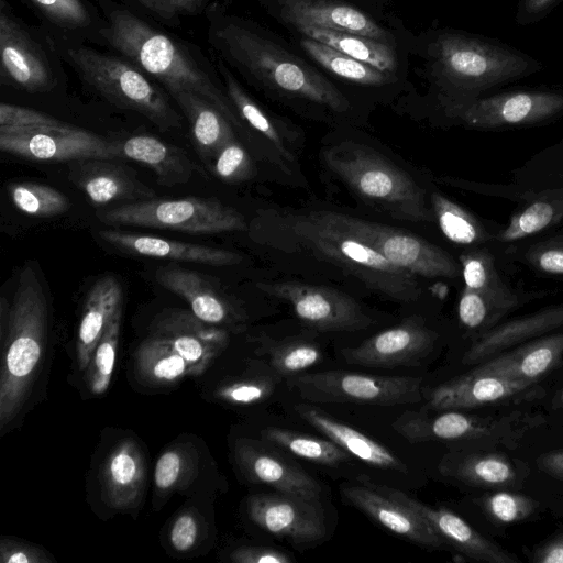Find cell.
Instances as JSON below:
<instances>
[{
  "instance_id": "obj_1",
  "label": "cell",
  "mask_w": 563,
  "mask_h": 563,
  "mask_svg": "<svg viewBox=\"0 0 563 563\" xmlns=\"http://www.w3.org/2000/svg\"><path fill=\"white\" fill-rule=\"evenodd\" d=\"M251 235L277 251L305 253L331 263L390 299L411 302L422 295L415 275L339 225L327 210L261 211L252 222Z\"/></svg>"
},
{
  "instance_id": "obj_2",
  "label": "cell",
  "mask_w": 563,
  "mask_h": 563,
  "mask_svg": "<svg viewBox=\"0 0 563 563\" xmlns=\"http://www.w3.org/2000/svg\"><path fill=\"white\" fill-rule=\"evenodd\" d=\"M107 16L101 35L111 47L158 80L170 96L180 91L197 93L232 124L240 125L230 99L184 46L126 9L112 8Z\"/></svg>"
},
{
  "instance_id": "obj_3",
  "label": "cell",
  "mask_w": 563,
  "mask_h": 563,
  "mask_svg": "<svg viewBox=\"0 0 563 563\" xmlns=\"http://www.w3.org/2000/svg\"><path fill=\"white\" fill-rule=\"evenodd\" d=\"M47 300L35 269L25 265L19 275L8 311L0 375V431H4L26 404L45 354Z\"/></svg>"
},
{
  "instance_id": "obj_4",
  "label": "cell",
  "mask_w": 563,
  "mask_h": 563,
  "mask_svg": "<svg viewBox=\"0 0 563 563\" xmlns=\"http://www.w3.org/2000/svg\"><path fill=\"white\" fill-rule=\"evenodd\" d=\"M220 51L241 71L262 86L333 111H346L342 92L311 66L272 41L233 23L214 33Z\"/></svg>"
},
{
  "instance_id": "obj_5",
  "label": "cell",
  "mask_w": 563,
  "mask_h": 563,
  "mask_svg": "<svg viewBox=\"0 0 563 563\" xmlns=\"http://www.w3.org/2000/svg\"><path fill=\"white\" fill-rule=\"evenodd\" d=\"M325 166L369 205L413 222L432 221L423 189L378 153L352 142L322 152Z\"/></svg>"
},
{
  "instance_id": "obj_6",
  "label": "cell",
  "mask_w": 563,
  "mask_h": 563,
  "mask_svg": "<svg viewBox=\"0 0 563 563\" xmlns=\"http://www.w3.org/2000/svg\"><path fill=\"white\" fill-rule=\"evenodd\" d=\"M539 412L514 410L499 415H476L443 410L429 416L422 411H405L393 428L408 442H461L464 449L517 448L531 431L545 424Z\"/></svg>"
},
{
  "instance_id": "obj_7",
  "label": "cell",
  "mask_w": 563,
  "mask_h": 563,
  "mask_svg": "<svg viewBox=\"0 0 563 563\" xmlns=\"http://www.w3.org/2000/svg\"><path fill=\"white\" fill-rule=\"evenodd\" d=\"M67 55L82 80L112 104L139 112L161 131L181 125L165 95L133 63L89 47L70 48Z\"/></svg>"
},
{
  "instance_id": "obj_8",
  "label": "cell",
  "mask_w": 563,
  "mask_h": 563,
  "mask_svg": "<svg viewBox=\"0 0 563 563\" xmlns=\"http://www.w3.org/2000/svg\"><path fill=\"white\" fill-rule=\"evenodd\" d=\"M107 225H131L169 229L189 234H218L245 231V218L238 210L216 198H151L122 203L96 213Z\"/></svg>"
},
{
  "instance_id": "obj_9",
  "label": "cell",
  "mask_w": 563,
  "mask_h": 563,
  "mask_svg": "<svg viewBox=\"0 0 563 563\" xmlns=\"http://www.w3.org/2000/svg\"><path fill=\"white\" fill-rule=\"evenodd\" d=\"M437 74L454 88L478 92L536 69V62L504 46L456 33L434 43Z\"/></svg>"
},
{
  "instance_id": "obj_10",
  "label": "cell",
  "mask_w": 563,
  "mask_h": 563,
  "mask_svg": "<svg viewBox=\"0 0 563 563\" xmlns=\"http://www.w3.org/2000/svg\"><path fill=\"white\" fill-rule=\"evenodd\" d=\"M288 386L306 400L317 404L356 402L397 406L422 400V378L380 376L331 369L288 377Z\"/></svg>"
},
{
  "instance_id": "obj_11",
  "label": "cell",
  "mask_w": 563,
  "mask_h": 563,
  "mask_svg": "<svg viewBox=\"0 0 563 563\" xmlns=\"http://www.w3.org/2000/svg\"><path fill=\"white\" fill-rule=\"evenodd\" d=\"M327 213L402 271L428 278H454L460 274L450 254L417 235L342 212L327 210Z\"/></svg>"
},
{
  "instance_id": "obj_12",
  "label": "cell",
  "mask_w": 563,
  "mask_h": 563,
  "mask_svg": "<svg viewBox=\"0 0 563 563\" xmlns=\"http://www.w3.org/2000/svg\"><path fill=\"white\" fill-rule=\"evenodd\" d=\"M0 150L13 156L37 162L123 158L120 142L108 141L65 123L31 129L0 128Z\"/></svg>"
},
{
  "instance_id": "obj_13",
  "label": "cell",
  "mask_w": 563,
  "mask_h": 563,
  "mask_svg": "<svg viewBox=\"0 0 563 563\" xmlns=\"http://www.w3.org/2000/svg\"><path fill=\"white\" fill-rule=\"evenodd\" d=\"M256 287L287 301L303 324L321 332L357 331L374 322L353 298L332 288L298 282L257 283Z\"/></svg>"
},
{
  "instance_id": "obj_14",
  "label": "cell",
  "mask_w": 563,
  "mask_h": 563,
  "mask_svg": "<svg viewBox=\"0 0 563 563\" xmlns=\"http://www.w3.org/2000/svg\"><path fill=\"white\" fill-rule=\"evenodd\" d=\"M545 395L539 382L512 379L473 369L423 391V410L443 411L487 406H508L541 399Z\"/></svg>"
},
{
  "instance_id": "obj_15",
  "label": "cell",
  "mask_w": 563,
  "mask_h": 563,
  "mask_svg": "<svg viewBox=\"0 0 563 563\" xmlns=\"http://www.w3.org/2000/svg\"><path fill=\"white\" fill-rule=\"evenodd\" d=\"M562 110L563 95L549 91L508 92L446 106L450 117L476 129L536 123Z\"/></svg>"
},
{
  "instance_id": "obj_16",
  "label": "cell",
  "mask_w": 563,
  "mask_h": 563,
  "mask_svg": "<svg viewBox=\"0 0 563 563\" xmlns=\"http://www.w3.org/2000/svg\"><path fill=\"white\" fill-rule=\"evenodd\" d=\"M360 482L393 498L421 516L439 534L444 544L455 549L461 555L486 563H518L520 560L499 544L485 538L463 518L442 507L426 505L396 488L361 477Z\"/></svg>"
},
{
  "instance_id": "obj_17",
  "label": "cell",
  "mask_w": 563,
  "mask_h": 563,
  "mask_svg": "<svg viewBox=\"0 0 563 563\" xmlns=\"http://www.w3.org/2000/svg\"><path fill=\"white\" fill-rule=\"evenodd\" d=\"M318 501L285 495L256 494L247 498L250 519L261 529L295 543H311L325 537L327 526Z\"/></svg>"
},
{
  "instance_id": "obj_18",
  "label": "cell",
  "mask_w": 563,
  "mask_h": 563,
  "mask_svg": "<svg viewBox=\"0 0 563 563\" xmlns=\"http://www.w3.org/2000/svg\"><path fill=\"white\" fill-rule=\"evenodd\" d=\"M438 334L417 318L382 331L356 347L343 349V358L353 365L396 367L418 365L433 349Z\"/></svg>"
},
{
  "instance_id": "obj_19",
  "label": "cell",
  "mask_w": 563,
  "mask_h": 563,
  "mask_svg": "<svg viewBox=\"0 0 563 563\" xmlns=\"http://www.w3.org/2000/svg\"><path fill=\"white\" fill-rule=\"evenodd\" d=\"M150 334L173 347L190 366L194 376L202 374L227 347V329L207 323L192 311L169 309L153 321Z\"/></svg>"
},
{
  "instance_id": "obj_20",
  "label": "cell",
  "mask_w": 563,
  "mask_h": 563,
  "mask_svg": "<svg viewBox=\"0 0 563 563\" xmlns=\"http://www.w3.org/2000/svg\"><path fill=\"white\" fill-rule=\"evenodd\" d=\"M69 179L95 206L135 202L154 198L134 170L115 159L80 158L69 162Z\"/></svg>"
},
{
  "instance_id": "obj_21",
  "label": "cell",
  "mask_w": 563,
  "mask_h": 563,
  "mask_svg": "<svg viewBox=\"0 0 563 563\" xmlns=\"http://www.w3.org/2000/svg\"><path fill=\"white\" fill-rule=\"evenodd\" d=\"M1 75L13 86L27 92H43L54 80L47 60L24 29L1 8Z\"/></svg>"
},
{
  "instance_id": "obj_22",
  "label": "cell",
  "mask_w": 563,
  "mask_h": 563,
  "mask_svg": "<svg viewBox=\"0 0 563 563\" xmlns=\"http://www.w3.org/2000/svg\"><path fill=\"white\" fill-rule=\"evenodd\" d=\"M440 473L465 485L493 488L518 489L529 470L521 461L490 449H460L443 456Z\"/></svg>"
},
{
  "instance_id": "obj_23",
  "label": "cell",
  "mask_w": 563,
  "mask_h": 563,
  "mask_svg": "<svg viewBox=\"0 0 563 563\" xmlns=\"http://www.w3.org/2000/svg\"><path fill=\"white\" fill-rule=\"evenodd\" d=\"M345 500L397 536L419 545L439 549L443 540L432 527L410 508L360 482L341 487Z\"/></svg>"
},
{
  "instance_id": "obj_24",
  "label": "cell",
  "mask_w": 563,
  "mask_h": 563,
  "mask_svg": "<svg viewBox=\"0 0 563 563\" xmlns=\"http://www.w3.org/2000/svg\"><path fill=\"white\" fill-rule=\"evenodd\" d=\"M155 279L186 300L200 320L221 328L238 329L241 325V314L205 275L169 264L156 269Z\"/></svg>"
},
{
  "instance_id": "obj_25",
  "label": "cell",
  "mask_w": 563,
  "mask_h": 563,
  "mask_svg": "<svg viewBox=\"0 0 563 563\" xmlns=\"http://www.w3.org/2000/svg\"><path fill=\"white\" fill-rule=\"evenodd\" d=\"M235 460L253 482L273 487L277 493L318 501L321 487L307 472L250 441L235 446Z\"/></svg>"
},
{
  "instance_id": "obj_26",
  "label": "cell",
  "mask_w": 563,
  "mask_h": 563,
  "mask_svg": "<svg viewBox=\"0 0 563 563\" xmlns=\"http://www.w3.org/2000/svg\"><path fill=\"white\" fill-rule=\"evenodd\" d=\"M98 235L101 240L118 250L135 255L211 266H231L243 261L241 254L229 250L144 235L135 232L99 230Z\"/></svg>"
},
{
  "instance_id": "obj_27",
  "label": "cell",
  "mask_w": 563,
  "mask_h": 563,
  "mask_svg": "<svg viewBox=\"0 0 563 563\" xmlns=\"http://www.w3.org/2000/svg\"><path fill=\"white\" fill-rule=\"evenodd\" d=\"M145 459L133 439L120 441L107 455L100 470L104 503L117 510L135 508L144 494Z\"/></svg>"
},
{
  "instance_id": "obj_28",
  "label": "cell",
  "mask_w": 563,
  "mask_h": 563,
  "mask_svg": "<svg viewBox=\"0 0 563 563\" xmlns=\"http://www.w3.org/2000/svg\"><path fill=\"white\" fill-rule=\"evenodd\" d=\"M563 327V305L550 307L484 331L465 352L462 363L477 365L509 349Z\"/></svg>"
},
{
  "instance_id": "obj_29",
  "label": "cell",
  "mask_w": 563,
  "mask_h": 563,
  "mask_svg": "<svg viewBox=\"0 0 563 563\" xmlns=\"http://www.w3.org/2000/svg\"><path fill=\"white\" fill-rule=\"evenodd\" d=\"M563 357V333H554L510 349L483 363L473 371L512 379L539 382L554 369Z\"/></svg>"
},
{
  "instance_id": "obj_30",
  "label": "cell",
  "mask_w": 563,
  "mask_h": 563,
  "mask_svg": "<svg viewBox=\"0 0 563 563\" xmlns=\"http://www.w3.org/2000/svg\"><path fill=\"white\" fill-rule=\"evenodd\" d=\"M283 18L300 27L353 33L384 42L387 33L355 8L312 0H280Z\"/></svg>"
},
{
  "instance_id": "obj_31",
  "label": "cell",
  "mask_w": 563,
  "mask_h": 563,
  "mask_svg": "<svg viewBox=\"0 0 563 563\" xmlns=\"http://www.w3.org/2000/svg\"><path fill=\"white\" fill-rule=\"evenodd\" d=\"M295 410L306 422L364 463L382 470L408 471L401 459L389 449L323 410L307 404L297 405Z\"/></svg>"
},
{
  "instance_id": "obj_32",
  "label": "cell",
  "mask_w": 563,
  "mask_h": 563,
  "mask_svg": "<svg viewBox=\"0 0 563 563\" xmlns=\"http://www.w3.org/2000/svg\"><path fill=\"white\" fill-rule=\"evenodd\" d=\"M122 286L113 276H103L90 288L78 328L77 363L79 369L89 366L93 351L111 318L122 307Z\"/></svg>"
},
{
  "instance_id": "obj_33",
  "label": "cell",
  "mask_w": 563,
  "mask_h": 563,
  "mask_svg": "<svg viewBox=\"0 0 563 563\" xmlns=\"http://www.w3.org/2000/svg\"><path fill=\"white\" fill-rule=\"evenodd\" d=\"M190 124L192 142L200 159L211 164L218 152L234 140L231 122L203 97L180 91L172 96Z\"/></svg>"
},
{
  "instance_id": "obj_34",
  "label": "cell",
  "mask_w": 563,
  "mask_h": 563,
  "mask_svg": "<svg viewBox=\"0 0 563 563\" xmlns=\"http://www.w3.org/2000/svg\"><path fill=\"white\" fill-rule=\"evenodd\" d=\"M120 146L123 157L148 166L163 186L185 184L194 175L195 165L186 153L154 136H131Z\"/></svg>"
},
{
  "instance_id": "obj_35",
  "label": "cell",
  "mask_w": 563,
  "mask_h": 563,
  "mask_svg": "<svg viewBox=\"0 0 563 563\" xmlns=\"http://www.w3.org/2000/svg\"><path fill=\"white\" fill-rule=\"evenodd\" d=\"M298 30L306 37L324 43L384 73H391L396 67L395 52L385 42L358 34L318 27H300Z\"/></svg>"
},
{
  "instance_id": "obj_36",
  "label": "cell",
  "mask_w": 563,
  "mask_h": 563,
  "mask_svg": "<svg viewBox=\"0 0 563 563\" xmlns=\"http://www.w3.org/2000/svg\"><path fill=\"white\" fill-rule=\"evenodd\" d=\"M140 378L151 385H168L194 372L188 363L162 340L148 334L135 353Z\"/></svg>"
},
{
  "instance_id": "obj_37",
  "label": "cell",
  "mask_w": 563,
  "mask_h": 563,
  "mask_svg": "<svg viewBox=\"0 0 563 563\" xmlns=\"http://www.w3.org/2000/svg\"><path fill=\"white\" fill-rule=\"evenodd\" d=\"M256 341V353L268 357L271 367L279 377L297 375L314 366L322 358L319 346L303 339L275 340L258 336Z\"/></svg>"
},
{
  "instance_id": "obj_38",
  "label": "cell",
  "mask_w": 563,
  "mask_h": 563,
  "mask_svg": "<svg viewBox=\"0 0 563 563\" xmlns=\"http://www.w3.org/2000/svg\"><path fill=\"white\" fill-rule=\"evenodd\" d=\"M261 435L267 442L318 464L335 466L350 461L352 456L330 439L325 440L289 429L268 427L261 431Z\"/></svg>"
},
{
  "instance_id": "obj_39",
  "label": "cell",
  "mask_w": 563,
  "mask_h": 563,
  "mask_svg": "<svg viewBox=\"0 0 563 563\" xmlns=\"http://www.w3.org/2000/svg\"><path fill=\"white\" fill-rule=\"evenodd\" d=\"M461 263L466 288L484 295L501 317L517 305V298L501 283L488 255L466 254L461 256Z\"/></svg>"
},
{
  "instance_id": "obj_40",
  "label": "cell",
  "mask_w": 563,
  "mask_h": 563,
  "mask_svg": "<svg viewBox=\"0 0 563 563\" xmlns=\"http://www.w3.org/2000/svg\"><path fill=\"white\" fill-rule=\"evenodd\" d=\"M302 48L329 71L362 85H384L389 76L366 63L360 62L324 43L312 38L301 41Z\"/></svg>"
},
{
  "instance_id": "obj_41",
  "label": "cell",
  "mask_w": 563,
  "mask_h": 563,
  "mask_svg": "<svg viewBox=\"0 0 563 563\" xmlns=\"http://www.w3.org/2000/svg\"><path fill=\"white\" fill-rule=\"evenodd\" d=\"M223 76L228 98L239 115L255 131L262 134L285 159L292 162L294 156L285 143L278 128L263 109L243 90L231 73L219 64Z\"/></svg>"
},
{
  "instance_id": "obj_42",
  "label": "cell",
  "mask_w": 563,
  "mask_h": 563,
  "mask_svg": "<svg viewBox=\"0 0 563 563\" xmlns=\"http://www.w3.org/2000/svg\"><path fill=\"white\" fill-rule=\"evenodd\" d=\"M8 194L18 210L36 218L63 214L71 206L63 192L51 186L36 183H12L8 186Z\"/></svg>"
},
{
  "instance_id": "obj_43",
  "label": "cell",
  "mask_w": 563,
  "mask_h": 563,
  "mask_svg": "<svg viewBox=\"0 0 563 563\" xmlns=\"http://www.w3.org/2000/svg\"><path fill=\"white\" fill-rule=\"evenodd\" d=\"M121 317L122 307L111 318L87 367L86 383L93 395H101L109 387L115 364Z\"/></svg>"
},
{
  "instance_id": "obj_44",
  "label": "cell",
  "mask_w": 563,
  "mask_h": 563,
  "mask_svg": "<svg viewBox=\"0 0 563 563\" xmlns=\"http://www.w3.org/2000/svg\"><path fill=\"white\" fill-rule=\"evenodd\" d=\"M431 205L442 233L456 244H473L483 230L463 208L439 192H432Z\"/></svg>"
},
{
  "instance_id": "obj_45",
  "label": "cell",
  "mask_w": 563,
  "mask_h": 563,
  "mask_svg": "<svg viewBox=\"0 0 563 563\" xmlns=\"http://www.w3.org/2000/svg\"><path fill=\"white\" fill-rule=\"evenodd\" d=\"M196 466L197 456L187 449L177 446L165 451L155 465L156 495L167 496L178 489L191 477Z\"/></svg>"
},
{
  "instance_id": "obj_46",
  "label": "cell",
  "mask_w": 563,
  "mask_h": 563,
  "mask_svg": "<svg viewBox=\"0 0 563 563\" xmlns=\"http://www.w3.org/2000/svg\"><path fill=\"white\" fill-rule=\"evenodd\" d=\"M477 504L489 518L505 525L528 519L538 509L537 500L511 489H498L487 494Z\"/></svg>"
},
{
  "instance_id": "obj_47",
  "label": "cell",
  "mask_w": 563,
  "mask_h": 563,
  "mask_svg": "<svg viewBox=\"0 0 563 563\" xmlns=\"http://www.w3.org/2000/svg\"><path fill=\"white\" fill-rule=\"evenodd\" d=\"M278 377V375H260L234 380L220 386L214 391V397L235 406L258 404L273 394Z\"/></svg>"
},
{
  "instance_id": "obj_48",
  "label": "cell",
  "mask_w": 563,
  "mask_h": 563,
  "mask_svg": "<svg viewBox=\"0 0 563 563\" xmlns=\"http://www.w3.org/2000/svg\"><path fill=\"white\" fill-rule=\"evenodd\" d=\"M210 169L220 180L235 184L251 178L253 163L245 148L234 139L218 152Z\"/></svg>"
},
{
  "instance_id": "obj_49",
  "label": "cell",
  "mask_w": 563,
  "mask_h": 563,
  "mask_svg": "<svg viewBox=\"0 0 563 563\" xmlns=\"http://www.w3.org/2000/svg\"><path fill=\"white\" fill-rule=\"evenodd\" d=\"M555 211L551 203L537 201L515 216L509 224L500 232L499 239L511 242L538 233L553 220Z\"/></svg>"
},
{
  "instance_id": "obj_50",
  "label": "cell",
  "mask_w": 563,
  "mask_h": 563,
  "mask_svg": "<svg viewBox=\"0 0 563 563\" xmlns=\"http://www.w3.org/2000/svg\"><path fill=\"white\" fill-rule=\"evenodd\" d=\"M457 313L463 325L486 331L495 325L501 314L481 292L465 288L459 301Z\"/></svg>"
},
{
  "instance_id": "obj_51",
  "label": "cell",
  "mask_w": 563,
  "mask_h": 563,
  "mask_svg": "<svg viewBox=\"0 0 563 563\" xmlns=\"http://www.w3.org/2000/svg\"><path fill=\"white\" fill-rule=\"evenodd\" d=\"M46 18L63 27L76 29L90 23L81 0H30Z\"/></svg>"
},
{
  "instance_id": "obj_52",
  "label": "cell",
  "mask_w": 563,
  "mask_h": 563,
  "mask_svg": "<svg viewBox=\"0 0 563 563\" xmlns=\"http://www.w3.org/2000/svg\"><path fill=\"white\" fill-rule=\"evenodd\" d=\"M62 124L64 122L33 109L10 103L0 104V128L31 129Z\"/></svg>"
},
{
  "instance_id": "obj_53",
  "label": "cell",
  "mask_w": 563,
  "mask_h": 563,
  "mask_svg": "<svg viewBox=\"0 0 563 563\" xmlns=\"http://www.w3.org/2000/svg\"><path fill=\"white\" fill-rule=\"evenodd\" d=\"M0 561L2 563H51L53 559L34 544L3 538L0 541Z\"/></svg>"
},
{
  "instance_id": "obj_54",
  "label": "cell",
  "mask_w": 563,
  "mask_h": 563,
  "mask_svg": "<svg viewBox=\"0 0 563 563\" xmlns=\"http://www.w3.org/2000/svg\"><path fill=\"white\" fill-rule=\"evenodd\" d=\"M200 533L199 520L194 512L180 514L173 522L169 533L170 543L179 552L190 550Z\"/></svg>"
},
{
  "instance_id": "obj_55",
  "label": "cell",
  "mask_w": 563,
  "mask_h": 563,
  "mask_svg": "<svg viewBox=\"0 0 563 563\" xmlns=\"http://www.w3.org/2000/svg\"><path fill=\"white\" fill-rule=\"evenodd\" d=\"M146 10L164 19L198 13L207 0H133Z\"/></svg>"
},
{
  "instance_id": "obj_56",
  "label": "cell",
  "mask_w": 563,
  "mask_h": 563,
  "mask_svg": "<svg viewBox=\"0 0 563 563\" xmlns=\"http://www.w3.org/2000/svg\"><path fill=\"white\" fill-rule=\"evenodd\" d=\"M236 563H291L292 558L283 551L263 547H241L230 553Z\"/></svg>"
},
{
  "instance_id": "obj_57",
  "label": "cell",
  "mask_w": 563,
  "mask_h": 563,
  "mask_svg": "<svg viewBox=\"0 0 563 563\" xmlns=\"http://www.w3.org/2000/svg\"><path fill=\"white\" fill-rule=\"evenodd\" d=\"M530 560L533 563H563V530L538 544Z\"/></svg>"
},
{
  "instance_id": "obj_58",
  "label": "cell",
  "mask_w": 563,
  "mask_h": 563,
  "mask_svg": "<svg viewBox=\"0 0 563 563\" xmlns=\"http://www.w3.org/2000/svg\"><path fill=\"white\" fill-rule=\"evenodd\" d=\"M536 265L552 275H563V247L542 250L536 255Z\"/></svg>"
},
{
  "instance_id": "obj_59",
  "label": "cell",
  "mask_w": 563,
  "mask_h": 563,
  "mask_svg": "<svg viewBox=\"0 0 563 563\" xmlns=\"http://www.w3.org/2000/svg\"><path fill=\"white\" fill-rule=\"evenodd\" d=\"M537 463L543 472L555 478L563 479V450H554L541 454Z\"/></svg>"
},
{
  "instance_id": "obj_60",
  "label": "cell",
  "mask_w": 563,
  "mask_h": 563,
  "mask_svg": "<svg viewBox=\"0 0 563 563\" xmlns=\"http://www.w3.org/2000/svg\"><path fill=\"white\" fill-rule=\"evenodd\" d=\"M556 0H525L523 10L528 14H538L553 4Z\"/></svg>"
},
{
  "instance_id": "obj_61",
  "label": "cell",
  "mask_w": 563,
  "mask_h": 563,
  "mask_svg": "<svg viewBox=\"0 0 563 563\" xmlns=\"http://www.w3.org/2000/svg\"><path fill=\"white\" fill-rule=\"evenodd\" d=\"M553 408H563V385L561 390L556 395L555 400L553 401Z\"/></svg>"
}]
</instances>
